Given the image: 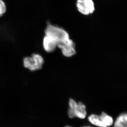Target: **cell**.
Instances as JSON below:
<instances>
[{
	"instance_id": "6da1fadb",
	"label": "cell",
	"mask_w": 127,
	"mask_h": 127,
	"mask_svg": "<svg viewBox=\"0 0 127 127\" xmlns=\"http://www.w3.org/2000/svg\"><path fill=\"white\" fill-rule=\"evenodd\" d=\"M45 34L46 35L51 37L56 41L58 47L67 43L71 40L69 34L66 31L62 28L50 23H47Z\"/></svg>"
},
{
	"instance_id": "7a4b0ae2",
	"label": "cell",
	"mask_w": 127,
	"mask_h": 127,
	"mask_svg": "<svg viewBox=\"0 0 127 127\" xmlns=\"http://www.w3.org/2000/svg\"><path fill=\"white\" fill-rule=\"evenodd\" d=\"M68 115L71 118L75 117L83 119L87 116L85 105L81 102L77 103L75 100L70 98L69 101Z\"/></svg>"
},
{
	"instance_id": "3957f363",
	"label": "cell",
	"mask_w": 127,
	"mask_h": 127,
	"mask_svg": "<svg viewBox=\"0 0 127 127\" xmlns=\"http://www.w3.org/2000/svg\"><path fill=\"white\" fill-rule=\"evenodd\" d=\"M76 6L79 12L87 15L95 11V5L93 0H77Z\"/></svg>"
},
{
	"instance_id": "277c9868",
	"label": "cell",
	"mask_w": 127,
	"mask_h": 127,
	"mask_svg": "<svg viewBox=\"0 0 127 127\" xmlns=\"http://www.w3.org/2000/svg\"><path fill=\"white\" fill-rule=\"evenodd\" d=\"M58 48L61 50L63 56L67 57L73 56L76 53L75 43L71 39L67 43L62 45Z\"/></svg>"
},
{
	"instance_id": "5b68a950",
	"label": "cell",
	"mask_w": 127,
	"mask_h": 127,
	"mask_svg": "<svg viewBox=\"0 0 127 127\" xmlns=\"http://www.w3.org/2000/svg\"><path fill=\"white\" fill-rule=\"evenodd\" d=\"M43 47L46 52H53L57 47L56 41L52 37L46 35L44 37L43 41Z\"/></svg>"
},
{
	"instance_id": "8992f818",
	"label": "cell",
	"mask_w": 127,
	"mask_h": 127,
	"mask_svg": "<svg viewBox=\"0 0 127 127\" xmlns=\"http://www.w3.org/2000/svg\"><path fill=\"white\" fill-rule=\"evenodd\" d=\"M32 57L34 60V66L31 71H37L42 68L44 63L43 57L38 54H33Z\"/></svg>"
},
{
	"instance_id": "52a82bcc",
	"label": "cell",
	"mask_w": 127,
	"mask_h": 127,
	"mask_svg": "<svg viewBox=\"0 0 127 127\" xmlns=\"http://www.w3.org/2000/svg\"><path fill=\"white\" fill-rule=\"evenodd\" d=\"M88 120L92 124L99 127H106L104 125L100 116L93 114L88 117Z\"/></svg>"
},
{
	"instance_id": "ba28073f",
	"label": "cell",
	"mask_w": 127,
	"mask_h": 127,
	"mask_svg": "<svg viewBox=\"0 0 127 127\" xmlns=\"http://www.w3.org/2000/svg\"><path fill=\"white\" fill-rule=\"evenodd\" d=\"M127 113L120 114L116 119L114 127H127Z\"/></svg>"
},
{
	"instance_id": "9c48e42d",
	"label": "cell",
	"mask_w": 127,
	"mask_h": 127,
	"mask_svg": "<svg viewBox=\"0 0 127 127\" xmlns=\"http://www.w3.org/2000/svg\"><path fill=\"white\" fill-rule=\"evenodd\" d=\"M104 125L106 127H110L113 124V119L112 117L104 112H102L100 115Z\"/></svg>"
},
{
	"instance_id": "30bf717a",
	"label": "cell",
	"mask_w": 127,
	"mask_h": 127,
	"mask_svg": "<svg viewBox=\"0 0 127 127\" xmlns=\"http://www.w3.org/2000/svg\"><path fill=\"white\" fill-rule=\"evenodd\" d=\"M34 61L32 57H26L23 60V65L25 68H28L31 71L34 65Z\"/></svg>"
},
{
	"instance_id": "8fae6325",
	"label": "cell",
	"mask_w": 127,
	"mask_h": 127,
	"mask_svg": "<svg viewBox=\"0 0 127 127\" xmlns=\"http://www.w3.org/2000/svg\"><path fill=\"white\" fill-rule=\"evenodd\" d=\"M6 11V7L5 2L0 0V17L3 16Z\"/></svg>"
},
{
	"instance_id": "7c38bea8",
	"label": "cell",
	"mask_w": 127,
	"mask_h": 127,
	"mask_svg": "<svg viewBox=\"0 0 127 127\" xmlns=\"http://www.w3.org/2000/svg\"></svg>"
},
{
	"instance_id": "4fadbf2b",
	"label": "cell",
	"mask_w": 127,
	"mask_h": 127,
	"mask_svg": "<svg viewBox=\"0 0 127 127\" xmlns=\"http://www.w3.org/2000/svg\"><path fill=\"white\" fill-rule=\"evenodd\" d=\"M68 127V126H67V127Z\"/></svg>"
}]
</instances>
